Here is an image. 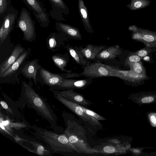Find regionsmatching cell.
I'll return each instance as SVG.
<instances>
[{"instance_id":"6da1fadb","label":"cell","mask_w":156,"mask_h":156,"mask_svg":"<svg viewBox=\"0 0 156 156\" xmlns=\"http://www.w3.org/2000/svg\"><path fill=\"white\" fill-rule=\"evenodd\" d=\"M17 103L18 107L27 106L33 109L47 121L52 127L56 129L57 117L53 111L46 100L25 81H22L21 94Z\"/></svg>"},{"instance_id":"7a4b0ae2","label":"cell","mask_w":156,"mask_h":156,"mask_svg":"<svg viewBox=\"0 0 156 156\" xmlns=\"http://www.w3.org/2000/svg\"><path fill=\"white\" fill-rule=\"evenodd\" d=\"M36 137L45 143L48 149L54 153L62 154L73 151L81 153L69 141L64 134H59L35 125L32 127Z\"/></svg>"},{"instance_id":"3957f363","label":"cell","mask_w":156,"mask_h":156,"mask_svg":"<svg viewBox=\"0 0 156 156\" xmlns=\"http://www.w3.org/2000/svg\"><path fill=\"white\" fill-rule=\"evenodd\" d=\"M64 134L69 142L81 153L92 154L101 153L100 151L91 148L87 142L84 130L78 124L68 120Z\"/></svg>"},{"instance_id":"277c9868","label":"cell","mask_w":156,"mask_h":156,"mask_svg":"<svg viewBox=\"0 0 156 156\" xmlns=\"http://www.w3.org/2000/svg\"><path fill=\"white\" fill-rule=\"evenodd\" d=\"M53 93L54 97L60 103L78 116L84 122L95 127H102L98 120L85 113L82 106L75 103L62 97L55 90H50Z\"/></svg>"},{"instance_id":"5b68a950","label":"cell","mask_w":156,"mask_h":156,"mask_svg":"<svg viewBox=\"0 0 156 156\" xmlns=\"http://www.w3.org/2000/svg\"><path fill=\"white\" fill-rule=\"evenodd\" d=\"M115 67L96 62L85 66L81 74L82 76L88 78H98L114 76Z\"/></svg>"},{"instance_id":"8992f818","label":"cell","mask_w":156,"mask_h":156,"mask_svg":"<svg viewBox=\"0 0 156 156\" xmlns=\"http://www.w3.org/2000/svg\"><path fill=\"white\" fill-rule=\"evenodd\" d=\"M128 29L132 32V38L142 43L146 47H156V32L131 25Z\"/></svg>"},{"instance_id":"52a82bcc","label":"cell","mask_w":156,"mask_h":156,"mask_svg":"<svg viewBox=\"0 0 156 156\" xmlns=\"http://www.w3.org/2000/svg\"><path fill=\"white\" fill-rule=\"evenodd\" d=\"M18 26L23 33L24 40L31 42L35 39L36 34L34 26L27 11H21L18 20Z\"/></svg>"},{"instance_id":"ba28073f","label":"cell","mask_w":156,"mask_h":156,"mask_svg":"<svg viewBox=\"0 0 156 156\" xmlns=\"http://www.w3.org/2000/svg\"><path fill=\"white\" fill-rule=\"evenodd\" d=\"M114 71V77H119L132 86L141 84L145 80L149 79L147 74H137L130 70H122L115 68Z\"/></svg>"},{"instance_id":"9c48e42d","label":"cell","mask_w":156,"mask_h":156,"mask_svg":"<svg viewBox=\"0 0 156 156\" xmlns=\"http://www.w3.org/2000/svg\"><path fill=\"white\" fill-rule=\"evenodd\" d=\"M39 60L34 59L30 61H24L20 66L19 72L24 77L29 80H33L37 85V76L39 69L41 68L39 64Z\"/></svg>"},{"instance_id":"30bf717a","label":"cell","mask_w":156,"mask_h":156,"mask_svg":"<svg viewBox=\"0 0 156 156\" xmlns=\"http://www.w3.org/2000/svg\"><path fill=\"white\" fill-rule=\"evenodd\" d=\"M92 78L83 80H76L70 79H64L60 85L50 87L49 90H60L84 89L92 82Z\"/></svg>"},{"instance_id":"8fae6325","label":"cell","mask_w":156,"mask_h":156,"mask_svg":"<svg viewBox=\"0 0 156 156\" xmlns=\"http://www.w3.org/2000/svg\"><path fill=\"white\" fill-rule=\"evenodd\" d=\"M39 70L40 76L43 83L50 87L59 86L64 79L61 74L51 73L42 67Z\"/></svg>"},{"instance_id":"7c38bea8","label":"cell","mask_w":156,"mask_h":156,"mask_svg":"<svg viewBox=\"0 0 156 156\" xmlns=\"http://www.w3.org/2000/svg\"><path fill=\"white\" fill-rule=\"evenodd\" d=\"M58 93L63 97L80 105L87 107L93 103L86 99L82 95L75 92L73 90H58Z\"/></svg>"},{"instance_id":"4fadbf2b","label":"cell","mask_w":156,"mask_h":156,"mask_svg":"<svg viewBox=\"0 0 156 156\" xmlns=\"http://www.w3.org/2000/svg\"><path fill=\"white\" fill-rule=\"evenodd\" d=\"M129 98L139 105L151 104L156 101V91L133 94L129 96Z\"/></svg>"},{"instance_id":"5bb4252c","label":"cell","mask_w":156,"mask_h":156,"mask_svg":"<svg viewBox=\"0 0 156 156\" xmlns=\"http://www.w3.org/2000/svg\"><path fill=\"white\" fill-rule=\"evenodd\" d=\"M31 49L29 48L21 54L15 62L7 69L0 76V78L10 77L18 71L22 64L27 59L30 55Z\"/></svg>"},{"instance_id":"9a60e30c","label":"cell","mask_w":156,"mask_h":156,"mask_svg":"<svg viewBox=\"0 0 156 156\" xmlns=\"http://www.w3.org/2000/svg\"><path fill=\"white\" fill-rule=\"evenodd\" d=\"M4 100L0 98V104L2 107L14 118L20 119L21 115L18 110L17 103L12 100L7 95L2 94Z\"/></svg>"},{"instance_id":"2e32d148","label":"cell","mask_w":156,"mask_h":156,"mask_svg":"<svg viewBox=\"0 0 156 156\" xmlns=\"http://www.w3.org/2000/svg\"><path fill=\"white\" fill-rule=\"evenodd\" d=\"M24 48L20 45L15 47L10 56L5 59L0 66V76L10 66L17 58L25 51Z\"/></svg>"},{"instance_id":"e0dca14e","label":"cell","mask_w":156,"mask_h":156,"mask_svg":"<svg viewBox=\"0 0 156 156\" xmlns=\"http://www.w3.org/2000/svg\"><path fill=\"white\" fill-rule=\"evenodd\" d=\"M121 53L119 45L109 46L99 53L96 58L102 60L113 59Z\"/></svg>"},{"instance_id":"ac0fdd59","label":"cell","mask_w":156,"mask_h":156,"mask_svg":"<svg viewBox=\"0 0 156 156\" xmlns=\"http://www.w3.org/2000/svg\"><path fill=\"white\" fill-rule=\"evenodd\" d=\"M106 47L105 45H96L89 44L84 48H80L85 58L89 60L94 59L98 54Z\"/></svg>"},{"instance_id":"d6986e66","label":"cell","mask_w":156,"mask_h":156,"mask_svg":"<svg viewBox=\"0 0 156 156\" xmlns=\"http://www.w3.org/2000/svg\"><path fill=\"white\" fill-rule=\"evenodd\" d=\"M78 7L80 16L86 31L90 34L94 33L90 23L87 8L83 0H78Z\"/></svg>"},{"instance_id":"ffe728a7","label":"cell","mask_w":156,"mask_h":156,"mask_svg":"<svg viewBox=\"0 0 156 156\" xmlns=\"http://www.w3.org/2000/svg\"><path fill=\"white\" fill-rule=\"evenodd\" d=\"M67 49L71 55L78 64L85 66L89 64V60L85 58L80 47L69 46L67 47Z\"/></svg>"},{"instance_id":"44dd1931","label":"cell","mask_w":156,"mask_h":156,"mask_svg":"<svg viewBox=\"0 0 156 156\" xmlns=\"http://www.w3.org/2000/svg\"><path fill=\"white\" fill-rule=\"evenodd\" d=\"M59 26L61 30L69 37L73 39L82 40L79 30L70 25L60 23Z\"/></svg>"},{"instance_id":"7402d4cb","label":"cell","mask_w":156,"mask_h":156,"mask_svg":"<svg viewBox=\"0 0 156 156\" xmlns=\"http://www.w3.org/2000/svg\"><path fill=\"white\" fill-rule=\"evenodd\" d=\"M15 16L14 15L10 14L7 15L5 18L2 23L4 27V34L0 45L7 38L10 32L15 20Z\"/></svg>"},{"instance_id":"603a6c76","label":"cell","mask_w":156,"mask_h":156,"mask_svg":"<svg viewBox=\"0 0 156 156\" xmlns=\"http://www.w3.org/2000/svg\"><path fill=\"white\" fill-rule=\"evenodd\" d=\"M126 151L125 148L122 144L108 145L103 147L101 153L113 154L118 155L123 153Z\"/></svg>"},{"instance_id":"cb8c5ba5","label":"cell","mask_w":156,"mask_h":156,"mask_svg":"<svg viewBox=\"0 0 156 156\" xmlns=\"http://www.w3.org/2000/svg\"><path fill=\"white\" fill-rule=\"evenodd\" d=\"M52 59L55 65L62 71L68 73L71 71L65 68L67 63V60L62 55H55L52 56Z\"/></svg>"},{"instance_id":"d4e9b609","label":"cell","mask_w":156,"mask_h":156,"mask_svg":"<svg viewBox=\"0 0 156 156\" xmlns=\"http://www.w3.org/2000/svg\"><path fill=\"white\" fill-rule=\"evenodd\" d=\"M151 2L150 0H130V3L126 6L130 10H134L146 8Z\"/></svg>"},{"instance_id":"484cf974","label":"cell","mask_w":156,"mask_h":156,"mask_svg":"<svg viewBox=\"0 0 156 156\" xmlns=\"http://www.w3.org/2000/svg\"><path fill=\"white\" fill-rule=\"evenodd\" d=\"M28 3L37 13V16L43 22L47 20L46 16L36 0H27Z\"/></svg>"},{"instance_id":"4316f807","label":"cell","mask_w":156,"mask_h":156,"mask_svg":"<svg viewBox=\"0 0 156 156\" xmlns=\"http://www.w3.org/2000/svg\"><path fill=\"white\" fill-rule=\"evenodd\" d=\"M129 67H130V70L135 73L140 75L147 74L145 69L140 61L131 63Z\"/></svg>"},{"instance_id":"83f0119b","label":"cell","mask_w":156,"mask_h":156,"mask_svg":"<svg viewBox=\"0 0 156 156\" xmlns=\"http://www.w3.org/2000/svg\"><path fill=\"white\" fill-rule=\"evenodd\" d=\"M154 52H156V47L145 46L144 48L131 53L143 58Z\"/></svg>"},{"instance_id":"f1b7e54d","label":"cell","mask_w":156,"mask_h":156,"mask_svg":"<svg viewBox=\"0 0 156 156\" xmlns=\"http://www.w3.org/2000/svg\"><path fill=\"white\" fill-rule=\"evenodd\" d=\"M142 58L131 52L126 59L125 64L126 66L129 67L131 63L140 61Z\"/></svg>"},{"instance_id":"f546056e","label":"cell","mask_w":156,"mask_h":156,"mask_svg":"<svg viewBox=\"0 0 156 156\" xmlns=\"http://www.w3.org/2000/svg\"><path fill=\"white\" fill-rule=\"evenodd\" d=\"M84 112L88 115L92 116L98 120H106L104 117L98 114L95 112L88 109L86 107L82 106Z\"/></svg>"},{"instance_id":"4dcf8cb0","label":"cell","mask_w":156,"mask_h":156,"mask_svg":"<svg viewBox=\"0 0 156 156\" xmlns=\"http://www.w3.org/2000/svg\"><path fill=\"white\" fill-rule=\"evenodd\" d=\"M61 74L64 79H70L80 77L82 76L81 73L79 74L76 73L71 72Z\"/></svg>"},{"instance_id":"1f68e13d","label":"cell","mask_w":156,"mask_h":156,"mask_svg":"<svg viewBox=\"0 0 156 156\" xmlns=\"http://www.w3.org/2000/svg\"><path fill=\"white\" fill-rule=\"evenodd\" d=\"M7 3L6 0H0V14H1L5 10Z\"/></svg>"},{"instance_id":"d6a6232c","label":"cell","mask_w":156,"mask_h":156,"mask_svg":"<svg viewBox=\"0 0 156 156\" xmlns=\"http://www.w3.org/2000/svg\"><path fill=\"white\" fill-rule=\"evenodd\" d=\"M57 6L65 9V5L62 0H51Z\"/></svg>"},{"instance_id":"836d02e7","label":"cell","mask_w":156,"mask_h":156,"mask_svg":"<svg viewBox=\"0 0 156 156\" xmlns=\"http://www.w3.org/2000/svg\"><path fill=\"white\" fill-rule=\"evenodd\" d=\"M56 42L55 39L54 38H51L49 40V44L50 48L51 49L56 46Z\"/></svg>"},{"instance_id":"e575fe53","label":"cell","mask_w":156,"mask_h":156,"mask_svg":"<svg viewBox=\"0 0 156 156\" xmlns=\"http://www.w3.org/2000/svg\"><path fill=\"white\" fill-rule=\"evenodd\" d=\"M4 34V27L2 24L0 29V43L2 41Z\"/></svg>"},{"instance_id":"d590c367","label":"cell","mask_w":156,"mask_h":156,"mask_svg":"<svg viewBox=\"0 0 156 156\" xmlns=\"http://www.w3.org/2000/svg\"><path fill=\"white\" fill-rule=\"evenodd\" d=\"M150 120L151 123L154 125L156 124V117L154 115H152L150 117Z\"/></svg>"},{"instance_id":"8d00e7d4","label":"cell","mask_w":156,"mask_h":156,"mask_svg":"<svg viewBox=\"0 0 156 156\" xmlns=\"http://www.w3.org/2000/svg\"><path fill=\"white\" fill-rule=\"evenodd\" d=\"M154 55L156 58V52H155V53H154Z\"/></svg>"}]
</instances>
